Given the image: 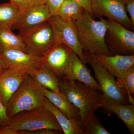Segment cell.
Here are the masks:
<instances>
[{"label":"cell","instance_id":"cell-1","mask_svg":"<svg viewBox=\"0 0 134 134\" xmlns=\"http://www.w3.org/2000/svg\"><path fill=\"white\" fill-rule=\"evenodd\" d=\"M59 84L61 93L79 110L83 130L92 114L101 108V94L79 81L62 78Z\"/></svg>","mask_w":134,"mask_h":134},{"label":"cell","instance_id":"cell-2","mask_svg":"<svg viewBox=\"0 0 134 134\" xmlns=\"http://www.w3.org/2000/svg\"><path fill=\"white\" fill-rule=\"evenodd\" d=\"M73 22L83 49L96 55H113L105 43L107 19L102 18L100 21H95L90 14L84 9L81 16Z\"/></svg>","mask_w":134,"mask_h":134},{"label":"cell","instance_id":"cell-3","mask_svg":"<svg viewBox=\"0 0 134 134\" xmlns=\"http://www.w3.org/2000/svg\"><path fill=\"white\" fill-rule=\"evenodd\" d=\"M45 99L41 86L28 74L8 103V117L10 119L21 112L43 107Z\"/></svg>","mask_w":134,"mask_h":134},{"label":"cell","instance_id":"cell-4","mask_svg":"<svg viewBox=\"0 0 134 134\" xmlns=\"http://www.w3.org/2000/svg\"><path fill=\"white\" fill-rule=\"evenodd\" d=\"M7 127L15 130L50 129L63 132L52 113L43 107L16 114L10 118L9 125Z\"/></svg>","mask_w":134,"mask_h":134},{"label":"cell","instance_id":"cell-5","mask_svg":"<svg viewBox=\"0 0 134 134\" xmlns=\"http://www.w3.org/2000/svg\"><path fill=\"white\" fill-rule=\"evenodd\" d=\"M84 55L86 62L92 68L95 76L103 93L102 97L114 103L127 104V96L121 88L114 77L111 75L100 65L93 54L85 50Z\"/></svg>","mask_w":134,"mask_h":134},{"label":"cell","instance_id":"cell-6","mask_svg":"<svg viewBox=\"0 0 134 134\" xmlns=\"http://www.w3.org/2000/svg\"><path fill=\"white\" fill-rule=\"evenodd\" d=\"M108 29L106 34V43L109 52L113 54L122 55L134 54V33L119 23L107 19Z\"/></svg>","mask_w":134,"mask_h":134},{"label":"cell","instance_id":"cell-7","mask_svg":"<svg viewBox=\"0 0 134 134\" xmlns=\"http://www.w3.org/2000/svg\"><path fill=\"white\" fill-rule=\"evenodd\" d=\"M28 53L42 56L54 44L52 27L49 21L28 31L19 32Z\"/></svg>","mask_w":134,"mask_h":134},{"label":"cell","instance_id":"cell-8","mask_svg":"<svg viewBox=\"0 0 134 134\" xmlns=\"http://www.w3.org/2000/svg\"><path fill=\"white\" fill-rule=\"evenodd\" d=\"M49 21L53 31L54 44H63L68 47L86 63L83 48L79 43L73 22L64 20L58 15L52 16Z\"/></svg>","mask_w":134,"mask_h":134},{"label":"cell","instance_id":"cell-9","mask_svg":"<svg viewBox=\"0 0 134 134\" xmlns=\"http://www.w3.org/2000/svg\"><path fill=\"white\" fill-rule=\"evenodd\" d=\"M126 2V0H91L92 15L100 19L106 17L132 30L133 26L125 9Z\"/></svg>","mask_w":134,"mask_h":134},{"label":"cell","instance_id":"cell-10","mask_svg":"<svg viewBox=\"0 0 134 134\" xmlns=\"http://www.w3.org/2000/svg\"><path fill=\"white\" fill-rule=\"evenodd\" d=\"M0 56L4 68L19 70L27 73L39 68L43 65L42 56L32 55L16 49L1 50Z\"/></svg>","mask_w":134,"mask_h":134},{"label":"cell","instance_id":"cell-11","mask_svg":"<svg viewBox=\"0 0 134 134\" xmlns=\"http://www.w3.org/2000/svg\"><path fill=\"white\" fill-rule=\"evenodd\" d=\"M73 52L65 44H54L42 56V64L52 71L59 79L63 78Z\"/></svg>","mask_w":134,"mask_h":134},{"label":"cell","instance_id":"cell-12","mask_svg":"<svg viewBox=\"0 0 134 134\" xmlns=\"http://www.w3.org/2000/svg\"><path fill=\"white\" fill-rule=\"evenodd\" d=\"M45 5L29 6L20 11L12 26L19 32L28 31L48 21L52 17Z\"/></svg>","mask_w":134,"mask_h":134},{"label":"cell","instance_id":"cell-13","mask_svg":"<svg viewBox=\"0 0 134 134\" xmlns=\"http://www.w3.org/2000/svg\"><path fill=\"white\" fill-rule=\"evenodd\" d=\"M28 75L26 72L13 69H5L0 74V100L6 107Z\"/></svg>","mask_w":134,"mask_h":134},{"label":"cell","instance_id":"cell-14","mask_svg":"<svg viewBox=\"0 0 134 134\" xmlns=\"http://www.w3.org/2000/svg\"><path fill=\"white\" fill-rule=\"evenodd\" d=\"M63 78L79 81L97 90L102 91L98 82L91 75L90 70L85 63L74 52Z\"/></svg>","mask_w":134,"mask_h":134},{"label":"cell","instance_id":"cell-15","mask_svg":"<svg viewBox=\"0 0 134 134\" xmlns=\"http://www.w3.org/2000/svg\"><path fill=\"white\" fill-rule=\"evenodd\" d=\"M100 65L114 77L119 78L129 69L134 66V55H96Z\"/></svg>","mask_w":134,"mask_h":134},{"label":"cell","instance_id":"cell-16","mask_svg":"<svg viewBox=\"0 0 134 134\" xmlns=\"http://www.w3.org/2000/svg\"><path fill=\"white\" fill-rule=\"evenodd\" d=\"M41 88L46 98L66 117L70 120L80 122L81 125V119L79 111L76 107L70 103L62 94H58L41 86Z\"/></svg>","mask_w":134,"mask_h":134},{"label":"cell","instance_id":"cell-17","mask_svg":"<svg viewBox=\"0 0 134 134\" xmlns=\"http://www.w3.org/2000/svg\"><path fill=\"white\" fill-rule=\"evenodd\" d=\"M102 108L113 113L126 126L132 134H134V105L114 103L103 98L101 94Z\"/></svg>","mask_w":134,"mask_h":134},{"label":"cell","instance_id":"cell-18","mask_svg":"<svg viewBox=\"0 0 134 134\" xmlns=\"http://www.w3.org/2000/svg\"><path fill=\"white\" fill-rule=\"evenodd\" d=\"M43 107L52 113L63 133L83 134L81 123L68 119L46 97Z\"/></svg>","mask_w":134,"mask_h":134},{"label":"cell","instance_id":"cell-19","mask_svg":"<svg viewBox=\"0 0 134 134\" xmlns=\"http://www.w3.org/2000/svg\"><path fill=\"white\" fill-rule=\"evenodd\" d=\"M38 83L42 87L59 94V79L51 70L42 65L40 68L28 72Z\"/></svg>","mask_w":134,"mask_h":134},{"label":"cell","instance_id":"cell-20","mask_svg":"<svg viewBox=\"0 0 134 134\" xmlns=\"http://www.w3.org/2000/svg\"><path fill=\"white\" fill-rule=\"evenodd\" d=\"M12 29L9 26L0 25V51L13 49L28 53L23 39L19 34L14 33Z\"/></svg>","mask_w":134,"mask_h":134},{"label":"cell","instance_id":"cell-21","mask_svg":"<svg viewBox=\"0 0 134 134\" xmlns=\"http://www.w3.org/2000/svg\"><path fill=\"white\" fill-rule=\"evenodd\" d=\"M84 9L73 0H65L60 9L58 15L66 21H74L81 16Z\"/></svg>","mask_w":134,"mask_h":134},{"label":"cell","instance_id":"cell-22","mask_svg":"<svg viewBox=\"0 0 134 134\" xmlns=\"http://www.w3.org/2000/svg\"><path fill=\"white\" fill-rule=\"evenodd\" d=\"M20 12L11 2L0 4V25L8 26L12 29Z\"/></svg>","mask_w":134,"mask_h":134},{"label":"cell","instance_id":"cell-23","mask_svg":"<svg viewBox=\"0 0 134 134\" xmlns=\"http://www.w3.org/2000/svg\"><path fill=\"white\" fill-rule=\"evenodd\" d=\"M116 81L127 94L130 103L134 104V66L124 72Z\"/></svg>","mask_w":134,"mask_h":134},{"label":"cell","instance_id":"cell-24","mask_svg":"<svg viewBox=\"0 0 134 134\" xmlns=\"http://www.w3.org/2000/svg\"><path fill=\"white\" fill-rule=\"evenodd\" d=\"M83 134H110L102 125L100 120L92 114L83 128Z\"/></svg>","mask_w":134,"mask_h":134},{"label":"cell","instance_id":"cell-25","mask_svg":"<svg viewBox=\"0 0 134 134\" xmlns=\"http://www.w3.org/2000/svg\"><path fill=\"white\" fill-rule=\"evenodd\" d=\"M65 0H44V4L48 8L52 16L58 15L60 9Z\"/></svg>","mask_w":134,"mask_h":134},{"label":"cell","instance_id":"cell-26","mask_svg":"<svg viewBox=\"0 0 134 134\" xmlns=\"http://www.w3.org/2000/svg\"><path fill=\"white\" fill-rule=\"evenodd\" d=\"M10 119L8 117L7 112V107L0 100V128L8 126Z\"/></svg>","mask_w":134,"mask_h":134},{"label":"cell","instance_id":"cell-27","mask_svg":"<svg viewBox=\"0 0 134 134\" xmlns=\"http://www.w3.org/2000/svg\"><path fill=\"white\" fill-rule=\"evenodd\" d=\"M21 131V134H57L61 133L58 130L50 129H43L33 131Z\"/></svg>","mask_w":134,"mask_h":134},{"label":"cell","instance_id":"cell-28","mask_svg":"<svg viewBox=\"0 0 134 134\" xmlns=\"http://www.w3.org/2000/svg\"><path fill=\"white\" fill-rule=\"evenodd\" d=\"M125 9L129 13L130 21L132 25H134V0H126L125 4Z\"/></svg>","mask_w":134,"mask_h":134},{"label":"cell","instance_id":"cell-29","mask_svg":"<svg viewBox=\"0 0 134 134\" xmlns=\"http://www.w3.org/2000/svg\"><path fill=\"white\" fill-rule=\"evenodd\" d=\"M10 2L13 5L20 11L23 10L29 6L28 0H9Z\"/></svg>","mask_w":134,"mask_h":134},{"label":"cell","instance_id":"cell-30","mask_svg":"<svg viewBox=\"0 0 134 134\" xmlns=\"http://www.w3.org/2000/svg\"><path fill=\"white\" fill-rule=\"evenodd\" d=\"M79 3L83 8L90 14L93 18L92 12L91 0H73Z\"/></svg>","mask_w":134,"mask_h":134},{"label":"cell","instance_id":"cell-31","mask_svg":"<svg viewBox=\"0 0 134 134\" xmlns=\"http://www.w3.org/2000/svg\"><path fill=\"white\" fill-rule=\"evenodd\" d=\"M29 6L44 5V0H28Z\"/></svg>","mask_w":134,"mask_h":134},{"label":"cell","instance_id":"cell-32","mask_svg":"<svg viewBox=\"0 0 134 134\" xmlns=\"http://www.w3.org/2000/svg\"><path fill=\"white\" fill-rule=\"evenodd\" d=\"M5 69L4 68V66H3V64L1 56H0V74H1L2 72Z\"/></svg>","mask_w":134,"mask_h":134}]
</instances>
